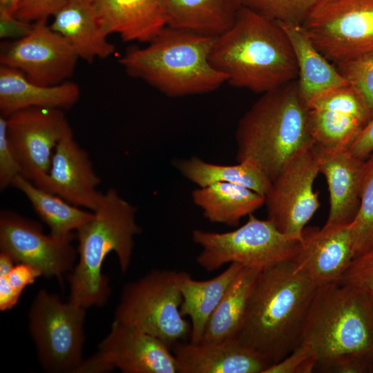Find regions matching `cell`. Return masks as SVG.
<instances>
[{
    "label": "cell",
    "instance_id": "obj_1",
    "mask_svg": "<svg viewBox=\"0 0 373 373\" xmlns=\"http://www.w3.org/2000/svg\"><path fill=\"white\" fill-rule=\"evenodd\" d=\"M317 287L291 260L261 269L235 338L269 365L278 363L300 344Z\"/></svg>",
    "mask_w": 373,
    "mask_h": 373
},
{
    "label": "cell",
    "instance_id": "obj_2",
    "mask_svg": "<svg viewBox=\"0 0 373 373\" xmlns=\"http://www.w3.org/2000/svg\"><path fill=\"white\" fill-rule=\"evenodd\" d=\"M211 61L234 87L265 93L297 80L294 50L278 22L241 7L215 38Z\"/></svg>",
    "mask_w": 373,
    "mask_h": 373
},
{
    "label": "cell",
    "instance_id": "obj_3",
    "mask_svg": "<svg viewBox=\"0 0 373 373\" xmlns=\"http://www.w3.org/2000/svg\"><path fill=\"white\" fill-rule=\"evenodd\" d=\"M236 141L237 162L253 163L271 182L295 155L314 144L297 80L263 93L240 119Z\"/></svg>",
    "mask_w": 373,
    "mask_h": 373
},
{
    "label": "cell",
    "instance_id": "obj_4",
    "mask_svg": "<svg viewBox=\"0 0 373 373\" xmlns=\"http://www.w3.org/2000/svg\"><path fill=\"white\" fill-rule=\"evenodd\" d=\"M215 38L166 26L146 47L126 52L119 64L167 96L207 93L227 82L211 61Z\"/></svg>",
    "mask_w": 373,
    "mask_h": 373
},
{
    "label": "cell",
    "instance_id": "obj_5",
    "mask_svg": "<svg viewBox=\"0 0 373 373\" xmlns=\"http://www.w3.org/2000/svg\"><path fill=\"white\" fill-rule=\"evenodd\" d=\"M93 213V217L76 231L79 260L68 277L69 301L86 309L101 307L109 297L108 280L102 273L106 256L114 251L122 272H126L134 237L141 232L135 208L113 188L102 193Z\"/></svg>",
    "mask_w": 373,
    "mask_h": 373
},
{
    "label": "cell",
    "instance_id": "obj_6",
    "mask_svg": "<svg viewBox=\"0 0 373 373\" xmlns=\"http://www.w3.org/2000/svg\"><path fill=\"white\" fill-rule=\"evenodd\" d=\"M300 343L309 347L318 370L348 355H373L370 294L338 280L318 286Z\"/></svg>",
    "mask_w": 373,
    "mask_h": 373
},
{
    "label": "cell",
    "instance_id": "obj_7",
    "mask_svg": "<svg viewBox=\"0 0 373 373\" xmlns=\"http://www.w3.org/2000/svg\"><path fill=\"white\" fill-rule=\"evenodd\" d=\"M181 271L153 269L126 283L115 312L114 320L161 340L169 347L182 342L191 325L180 312Z\"/></svg>",
    "mask_w": 373,
    "mask_h": 373
},
{
    "label": "cell",
    "instance_id": "obj_8",
    "mask_svg": "<svg viewBox=\"0 0 373 373\" xmlns=\"http://www.w3.org/2000/svg\"><path fill=\"white\" fill-rule=\"evenodd\" d=\"M193 241L201 247L196 262L208 272L228 263L262 269L295 256L300 240L280 231L269 220L252 213L239 228L224 233L195 229Z\"/></svg>",
    "mask_w": 373,
    "mask_h": 373
},
{
    "label": "cell",
    "instance_id": "obj_9",
    "mask_svg": "<svg viewBox=\"0 0 373 373\" xmlns=\"http://www.w3.org/2000/svg\"><path fill=\"white\" fill-rule=\"evenodd\" d=\"M86 308L40 289L28 313L39 361L47 372L76 373L83 361Z\"/></svg>",
    "mask_w": 373,
    "mask_h": 373
},
{
    "label": "cell",
    "instance_id": "obj_10",
    "mask_svg": "<svg viewBox=\"0 0 373 373\" xmlns=\"http://www.w3.org/2000/svg\"><path fill=\"white\" fill-rule=\"evenodd\" d=\"M302 26L334 65L373 52V0H319Z\"/></svg>",
    "mask_w": 373,
    "mask_h": 373
},
{
    "label": "cell",
    "instance_id": "obj_11",
    "mask_svg": "<svg viewBox=\"0 0 373 373\" xmlns=\"http://www.w3.org/2000/svg\"><path fill=\"white\" fill-rule=\"evenodd\" d=\"M322 152L312 144L295 155L271 182L265 195L267 219L282 233L302 240L305 225L320 206L314 181Z\"/></svg>",
    "mask_w": 373,
    "mask_h": 373
},
{
    "label": "cell",
    "instance_id": "obj_12",
    "mask_svg": "<svg viewBox=\"0 0 373 373\" xmlns=\"http://www.w3.org/2000/svg\"><path fill=\"white\" fill-rule=\"evenodd\" d=\"M71 132L64 111L59 109L30 108L7 117V138L21 175L46 191L52 150Z\"/></svg>",
    "mask_w": 373,
    "mask_h": 373
},
{
    "label": "cell",
    "instance_id": "obj_13",
    "mask_svg": "<svg viewBox=\"0 0 373 373\" xmlns=\"http://www.w3.org/2000/svg\"><path fill=\"white\" fill-rule=\"evenodd\" d=\"M165 343L134 327L113 320L97 351L83 359L76 373H178L175 359Z\"/></svg>",
    "mask_w": 373,
    "mask_h": 373
},
{
    "label": "cell",
    "instance_id": "obj_14",
    "mask_svg": "<svg viewBox=\"0 0 373 373\" xmlns=\"http://www.w3.org/2000/svg\"><path fill=\"white\" fill-rule=\"evenodd\" d=\"M79 57L69 44L47 24L35 23L32 32L15 41H2L0 65L21 72L31 82L53 86L73 76Z\"/></svg>",
    "mask_w": 373,
    "mask_h": 373
},
{
    "label": "cell",
    "instance_id": "obj_15",
    "mask_svg": "<svg viewBox=\"0 0 373 373\" xmlns=\"http://www.w3.org/2000/svg\"><path fill=\"white\" fill-rule=\"evenodd\" d=\"M76 233L56 237L44 233L40 224L17 213H0V249L17 262L38 269L46 277L59 279L74 268L77 251L72 245Z\"/></svg>",
    "mask_w": 373,
    "mask_h": 373
},
{
    "label": "cell",
    "instance_id": "obj_16",
    "mask_svg": "<svg viewBox=\"0 0 373 373\" xmlns=\"http://www.w3.org/2000/svg\"><path fill=\"white\" fill-rule=\"evenodd\" d=\"M307 107L314 144L327 150L349 148L372 117L350 84L314 97Z\"/></svg>",
    "mask_w": 373,
    "mask_h": 373
},
{
    "label": "cell",
    "instance_id": "obj_17",
    "mask_svg": "<svg viewBox=\"0 0 373 373\" xmlns=\"http://www.w3.org/2000/svg\"><path fill=\"white\" fill-rule=\"evenodd\" d=\"M354 259L350 224L305 228L291 261L296 271L318 286L339 280Z\"/></svg>",
    "mask_w": 373,
    "mask_h": 373
},
{
    "label": "cell",
    "instance_id": "obj_18",
    "mask_svg": "<svg viewBox=\"0 0 373 373\" xmlns=\"http://www.w3.org/2000/svg\"><path fill=\"white\" fill-rule=\"evenodd\" d=\"M100 182L86 151L73 132L66 135L54 149L46 191L93 212L102 194L97 190Z\"/></svg>",
    "mask_w": 373,
    "mask_h": 373
},
{
    "label": "cell",
    "instance_id": "obj_19",
    "mask_svg": "<svg viewBox=\"0 0 373 373\" xmlns=\"http://www.w3.org/2000/svg\"><path fill=\"white\" fill-rule=\"evenodd\" d=\"M178 373H264L270 365L235 338L173 346Z\"/></svg>",
    "mask_w": 373,
    "mask_h": 373
},
{
    "label": "cell",
    "instance_id": "obj_20",
    "mask_svg": "<svg viewBox=\"0 0 373 373\" xmlns=\"http://www.w3.org/2000/svg\"><path fill=\"white\" fill-rule=\"evenodd\" d=\"M321 149L320 173L326 178L329 194V211L325 228L350 224L359 207L365 160L348 148Z\"/></svg>",
    "mask_w": 373,
    "mask_h": 373
},
{
    "label": "cell",
    "instance_id": "obj_21",
    "mask_svg": "<svg viewBox=\"0 0 373 373\" xmlns=\"http://www.w3.org/2000/svg\"><path fill=\"white\" fill-rule=\"evenodd\" d=\"M108 35L124 41L149 43L166 27L164 0H90Z\"/></svg>",
    "mask_w": 373,
    "mask_h": 373
},
{
    "label": "cell",
    "instance_id": "obj_22",
    "mask_svg": "<svg viewBox=\"0 0 373 373\" xmlns=\"http://www.w3.org/2000/svg\"><path fill=\"white\" fill-rule=\"evenodd\" d=\"M80 94L78 84L70 80L40 85L17 69L0 66V115L6 117L30 108L68 110L78 102Z\"/></svg>",
    "mask_w": 373,
    "mask_h": 373
},
{
    "label": "cell",
    "instance_id": "obj_23",
    "mask_svg": "<svg viewBox=\"0 0 373 373\" xmlns=\"http://www.w3.org/2000/svg\"><path fill=\"white\" fill-rule=\"evenodd\" d=\"M50 28L72 47L79 59L92 64L115 53L90 0H69L53 16Z\"/></svg>",
    "mask_w": 373,
    "mask_h": 373
},
{
    "label": "cell",
    "instance_id": "obj_24",
    "mask_svg": "<svg viewBox=\"0 0 373 373\" xmlns=\"http://www.w3.org/2000/svg\"><path fill=\"white\" fill-rule=\"evenodd\" d=\"M276 22L285 32L293 48L298 68L297 83L306 104L329 90L350 84L336 66L320 52L302 24Z\"/></svg>",
    "mask_w": 373,
    "mask_h": 373
},
{
    "label": "cell",
    "instance_id": "obj_25",
    "mask_svg": "<svg viewBox=\"0 0 373 373\" xmlns=\"http://www.w3.org/2000/svg\"><path fill=\"white\" fill-rule=\"evenodd\" d=\"M238 0H164L166 26L216 37L233 24Z\"/></svg>",
    "mask_w": 373,
    "mask_h": 373
},
{
    "label": "cell",
    "instance_id": "obj_26",
    "mask_svg": "<svg viewBox=\"0 0 373 373\" xmlns=\"http://www.w3.org/2000/svg\"><path fill=\"white\" fill-rule=\"evenodd\" d=\"M242 267L238 263H231L222 273L206 280H195L187 272L181 271L180 312L191 319L190 343L201 342L211 314Z\"/></svg>",
    "mask_w": 373,
    "mask_h": 373
},
{
    "label": "cell",
    "instance_id": "obj_27",
    "mask_svg": "<svg viewBox=\"0 0 373 373\" xmlns=\"http://www.w3.org/2000/svg\"><path fill=\"white\" fill-rule=\"evenodd\" d=\"M192 200L210 222L237 226L240 220L260 208L265 196L243 186L217 182L193 191Z\"/></svg>",
    "mask_w": 373,
    "mask_h": 373
},
{
    "label": "cell",
    "instance_id": "obj_28",
    "mask_svg": "<svg viewBox=\"0 0 373 373\" xmlns=\"http://www.w3.org/2000/svg\"><path fill=\"white\" fill-rule=\"evenodd\" d=\"M12 186L26 195L38 216L49 227L50 233L56 237L71 235L94 216L93 211L68 203L21 175L16 176Z\"/></svg>",
    "mask_w": 373,
    "mask_h": 373
},
{
    "label": "cell",
    "instance_id": "obj_29",
    "mask_svg": "<svg viewBox=\"0 0 373 373\" xmlns=\"http://www.w3.org/2000/svg\"><path fill=\"white\" fill-rule=\"evenodd\" d=\"M260 269L242 268L211 314L200 343L218 342L235 337Z\"/></svg>",
    "mask_w": 373,
    "mask_h": 373
},
{
    "label": "cell",
    "instance_id": "obj_30",
    "mask_svg": "<svg viewBox=\"0 0 373 373\" xmlns=\"http://www.w3.org/2000/svg\"><path fill=\"white\" fill-rule=\"evenodd\" d=\"M176 166L186 179L204 187L217 182H229L249 188L264 196L268 193L271 180L256 165L244 161L236 164H218L197 157L179 160Z\"/></svg>",
    "mask_w": 373,
    "mask_h": 373
},
{
    "label": "cell",
    "instance_id": "obj_31",
    "mask_svg": "<svg viewBox=\"0 0 373 373\" xmlns=\"http://www.w3.org/2000/svg\"><path fill=\"white\" fill-rule=\"evenodd\" d=\"M350 228L355 258L373 245V151L365 160L359 207Z\"/></svg>",
    "mask_w": 373,
    "mask_h": 373
},
{
    "label": "cell",
    "instance_id": "obj_32",
    "mask_svg": "<svg viewBox=\"0 0 373 373\" xmlns=\"http://www.w3.org/2000/svg\"><path fill=\"white\" fill-rule=\"evenodd\" d=\"M319 0H238L249 8L275 21L300 23Z\"/></svg>",
    "mask_w": 373,
    "mask_h": 373
},
{
    "label": "cell",
    "instance_id": "obj_33",
    "mask_svg": "<svg viewBox=\"0 0 373 373\" xmlns=\"http://www.w3.org/2000/svg\"><path fill=\"white\" fill-rule=\"evenodd\" d=\"M41 276L38 269L23 262H18L8 274L0 276V311L14 307L24 288Z\"/></svg>",
    "mask_w": 373,
    "mask_h": 373
},
{
    "label": "cell",
    "instance_id": "obj_34",
    "mask_svg": "<svg viewBox=\"0 0 373 373\" xmlns=\"http://www.w3.org/2000/svg\"><path fill=\"white\" fill-rule=\"evenodd\" d=\"M354 87L373 116V52L356 59L335 65Z\"/></svg>",
    "mask_w": 373,
    "mask_h": 373
},
{
    "label": "cell",
    "instance_id": "obj_35",
    "mask_svg": "<svg viewBox=\"0 0 373 373\" xmlns=\"http://www.w3.org/2000/svg\"><path fill=\"white\" fill-rule=\"evenodd\" d=\"M338 281L373 294V245L354 258Z\"/></svg>",
    "mask_w": 373,
    "mask_h": 373
},
{
    "label": "cell",
    "instance_id": "obj_36",
    "mask_svg": "<svg viewBox=\"0 0 373 373\" xmlns=\"http://www.w3.org/2000/svg\"><path fill=\"white\" fill-rule=\"evenodd\" d=\"M317 362L307 346L300 343L290 354L270 365L264 373H309Z\"/></svg>",
    "mask_w": 373,
    "mask_h": 373
},
{
    "label": "cell",
    "instance_id": "obj_37",
    "mask_svg": "<svg viewBox=\"0 0 373 373\" xmlns=\"http://www.w3.org/2000/svg\"><path fill=\"white\" fill-rule=\"evenodd\" d=\"M21 167L10 148L6 135V117L0 115V189L12 186V181L21 175Z\"/></svg>",
    "mask_w": 373,
    "mask_h": 373
},
{
    "label": "cell",
    "instance_id": "obj_38",
    "mask_svg": "<svg viewBox=\"0 0 373 373\" xmlns=\"http://www.w3.org/2000/svg\"><path fill=\"white\" fill-rule=\"evenodd\" d=\"M69 0H21L15 15L24 21L35 23L47 21Z\"/></svg>",
    "mask_w": 373,
    "mask_h": 373
},
{
    "label": "cell",
    "instance_id": "obj_39",
    "mask_svg": "<svg viewBox=\"0 0 373 373\" xmlns=\"http://www.w3.org/2000/svg\"><path fill=\"white\" fill-rule=\"evenodd\" d=\"M321 372L332 373H365L373 372V355L356 354L344 356L321 368Z\"/></svg>",
    "mask_w": 373,
    "mask_h": 373
},
{
    "label": "cell",
    "instance_id": "obj_40",
    "mask_svg": "<svg viewBox=\"0 0 373 373\" xmlns=\"http://www.w3.org/2000/svg\"><path fill=\"white\" fill-rule=\"evenodd\" d=\"M35 23L17 17L15 15L0 13V38L2 41H15L29 35Z\"/></svg>",
    "mask_w": 373,
    "mask_h": 373
},
{
    "label": "cell",
    "instance_id": "obj_41",
    "mask_svg": "<svg viewBox=\"0 0 373 373\" xmlns=\"http://www.w3.org/2000/svg\"><path fill=\"white\" fill-rule=\"evenodd\" d=\"M360 159L365 160L373 151V116L348 148Z\"/></svg>",
    "mask_w": 373,
    "mask_h": 373
},
{
    "label": "cell",
    "instance_id": "obj_42",
    "mask_svg": "<svg viewBox=\"0 0 373 373\" xmlns=\"http://www.w3.org/2000/svg\"><path fill=\"white\" fill-rule=\"evenodd\" d=\"M15 260L8 254L0 253V276L8 274L15 266Z\"/></svg>",
    "mask_w": 373,
    "mask_h": 373
},
{
    "label": "cell",
    "instance_id": "obj_43",
    "mask_svg": "<svg viewBox=\"0 0 373 373\" xmlns=\"http://www.w3.org/2000/svg\"><path fill=\"white\" fill-rule=\"evenodd\" d=\"M21 0H0V13L14 15Z\"/></svg>",
    "mask_w": 373,
    "mask_h": 373
},
{
    "label": "cell",
    "instance_id": "obj_44",
    "mask_svg": "<svg viewBox=\"0 0 373 373\" xmlns=\"http://www.w3.org/2000/svg\"><path fill=\"white\" fill-rule=\"evenodd\" d=\"M371 298H372V303H373V294H371Z\"/></svg>",
    "mask_w": 373,
    "mask_h": 373
}]
</instances>
